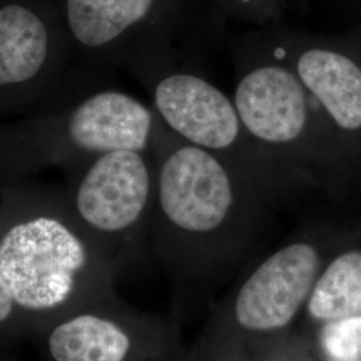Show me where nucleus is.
<instances>
[{"instance_id": "39448f33", "label": "nucleus", "mask_w": 361, "mask_h": 361, "mask_svg": "<svg viewBox=\"0 0 361 361\" xmlns=\"http://www.w3.org/2000/svg\"><path fill=\"white\" fill-rule=\"evenodd\" d=\"M155 114L182 141L244 170L271 198L293 185L269 155L249 137L232 97L194 71L161 78L153 91Z\"/></svg>"}, {"instance_id": "f257e3e1", "label": "nucleus", "mask_w": 361, "mask_h": 361, "mask_svg": "<svg viewBox=\"0 0 361 361\" xmlns=\"http://www.w3.org/2000/svg\"><path fill=\"white\" fill-rule=\"evenodd\" d=\"M155 194L147 235L180 283H205L228 271L253 241L271 198L244 170L185 142L159 121Z\"/></svg>"}, {"instance_id": "20e7f679", "label": "nucleus", "mask_w": 361, "mask_h": 361, "mask_svg": "<svg viewBox=\"0 0 361 361\" xmlns=\"http://www.w3.org/2000/svg\"><path fill=\"white\" fill-rule=\"evenodd\" d=\"M62 193L78 222L123 267L149 231L155 164L141 152L95 155Z\"/></svg>"}, {"instance_id": "9b49d317", "label": "nucleus", "mask_w": 361, "mask_h": 361, "mask_svg": "<svg viewBox=\"0 0 361 361\" xmlns=\"http://www.w3.org/2000/svg\"><path fill=\"white\" fill-rule=\"evenodd\" d=\"M305 312L323 324L361 314V249H348L324 265Z\"/></svg>"}, {"instance_id": "2eb2a0df", "label": "nucleus", "mask_w": 361, "mask_h": 361, "mask_svg": "<svg viewBox=\"0 0 361 361\" xmlns=\"http://www.w3.org/2000/svg\"><path fill=\"white\" fill-rule=\"evenodd\" d=\"M0 361H13V360H7V359H6V360H0Z\"/></svg>"}, {"instance_id": "7ed1b4c3", "label": "nucleus", "mask_w": 361, "mask_h": 361, "mask_svg": "<svg viewBox=\"0 0 361 361\" xmlns=\"http://www.w3.org/2000/svg\"><path fill=\"white\" fill-rule=\"evenodd\" d=\"M232 56L233 102L246 133L295 188L348 155L262 28L237 39Z\"/></svg>"}, {"instance_id": "f03ea898", "label": "nucleus", "mask_w": 361, "mask_h": 361, "mask_svg": "<svg viewBox=\"0 0 361 361\" xmlns=\"http://www.w3.org/2000/svg\"><path fill=\"white\" fill-rule=\"evenodd\" d=\"M121 268L78 222L62 190L0 188V269L25 335L116 296Z\"/></svg>"}, {"instance_id": "0eeeda50", "label": "nucleus", "mask_w": 361, "mask_h": 361, "mask_svg": "<svg viewBox=\"0 0 361 361\" xmlns=\"http://www.w3.org/2000/svg\"><path fill=\"white\" fill-rule=\"evenodd\" d=\"M320 246L302 234L279 246L235 285L224 314L246 334L283 331L305 310L324 268Z\"/></svg>"}, {"instance_id": "f8f14e48", "label": "nucleus", "mask_w": 361, "mask_h": 361, "mask_svg": "<svg viewBox=\"0 0 361 361\" xmlns=\"http://www.w3.org/2000/svg\"><path fill=\"white\" fill-rule=\"evenodd\" d=\"M323 349L335 361L361 359V314L324 324L320 335Z\"/></svg>"}, {"instance_id": "dca6fc26", "label": "nucleus", "mask_w": 361, "mask_h": 361, "mask_svg": "<svg viewBox=\"0 0 361 361\" xmlns=\"http://www.w3.org/2000/svg\"><path fill=\"white\" fill-rule=\"evenodd\" d=\"M334 361H335V360H334Z\"/></svg>"}, {"instance_id": "4468645a", "label": "nucleus", "mask_w": 361, "mask_h": 361, "mask_svg": "<svg viewBox=\"0 0 361 361\" xmlns=\"http://www.w3.org/2000/svg\"><path fill=\"white\" fill-rule=\"evenodd\" d=\"M23 335L25 332L18 310L0 269V352Z\"/></svg>"}, {"instance_id": "9d476101", "label": "nucleus", "mask_w": 361, "mask_h": 361, "mask_svg": "<svg viewBox=\"0 0 361 361\" xmlns=\"http://www.w3.org/2000/svg\"><path fill=\"white\" fill-rule=\"evenodd\" d=\"M49 47L47 31L20 6L0 10V86L23 83L38 74Z\"/></svg>"}, {"instance_id": "423d86ee", "label": "nucleus", "mask_w": 361, "mask_h": 361, "mask_svg": "<svg viewBox=\"0 0 361 361\" xmlns=\"http://www.w3.org/2000/svg\"><path fill=\"white\" fill-rule=\"evenodd\" d=\"M293 68L347 154L361 150V23L312 32L259 27Z\"/></svg>"}, {"instance_id": "1a4fd4ad", "label": "nucleus", "mask_w": 361, "mask_h": 361, "mask_svg": "<svg viewBox=\"0 0 361 361\" xmlns=\"http://www.w3.org/2000/svg\"><path fill=\"white\" fill-rule=\"evenodd\" d=\"M78 146L86 157L153 150L159 118L134 97L102 91L71 111Z\"/></svg>"}, {"instance_id": "ddd939ff", "label": "nucleus", "mask_w": 361, "mask_h": 361, "mask_svg": "<svg viewBox=\"0 0 361 361\" xmlns=\"http://www.w3.org/2000/svg\"><path fill=\"white\" fill-rule=\"evenodd\" d=\"M289 0H216L224 18L256 27L280 22Z\"/></svg>"}, {"instance_id": "6e6552de", "label": "nucleus", "mask_w": 361, "mask_h": 361, "mask_svg": "<svg viewBox=\"0 0 361 361\" xmlns=\"http://www.w3.org/2000/svg\"><path fill=\"white\" fill-rule=\"evenodd\" d=\"M49 361H152L162 349V323L118 296L83 307L39 335Z\"/></svg>"}]
</instances>
